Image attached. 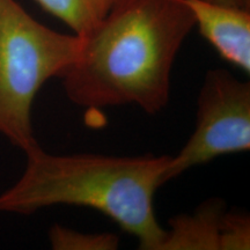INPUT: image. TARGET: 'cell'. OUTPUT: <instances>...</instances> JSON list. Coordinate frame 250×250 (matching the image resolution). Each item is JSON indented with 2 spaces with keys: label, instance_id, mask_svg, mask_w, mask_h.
Returning <instances> with one entry per match:
<instances>
[{
  "label": "cell",
  "instance_id": "obj_7",
  "mask_svg": "<svg viewBox=\"0 0 250 250\" xmlns=\"http://www.w3.org/2000/svg\"><path fill=\"white\" fill-rule=\"evenodd\" d=\"M41 7L62 21L79 37L101 22L116 0H35Z\"/></svg>",
  "mask_w": 250,
  "mask_h": 250
},
{
  "label": "cell",
  "instance_id": "obj_4",
  "mask_svg": "<svg viewBox=\"0 0 250 250\" xmlns=\"http://www.w3.org/2000/svg\"><path fill=\"white\" fill-rule=\"evenodd\" d=\"M250 149V83L225 68L206 72L197 99V121L192 136L175 155L166 180L218 156Z\"/></svg>",
  "mask_w": 250,
  "mask_h": 250
},
{
  "label": "cell",
  "instance_id": "obj_2",
  "mask_svg": "<svg viewBox=\"0 0 250 250\" xmlns=\"http://www.w3.org/2000/svg\"><path fill=\"white\" fill-rule=\"evenodd\" d=\"M26 155L21 179L0 195V213L31 214L55 205L93 208L136 236L140 249H160L166 229L154 197L167 182L170 155H56L41 146Z\"/></svg>",
  "mask_w": 250,
  "mask_h": 250
},
{
  "label": "cell",
  "instance_id": "obj_6",
  "mask_svg": "<svg viewBox=\"0 0 250 250\" xmlns=\"http://www.w3.org/2000/svg\"><path fill=\"white\" fill-rule=\"evenodd\" d=\"M225 212L221 199H208L192 214L170 219L159 250H220Z\"/></svg>",
  "mask_w": 250,
  "mask_h": 250
},
{
  "label": "cell",
  "instance_id": "obj_3",
  "mask_svg": "<svg viewBox=\"0 0 250 250\" xmlns=\"http://www.w3.org/2000/svg\"><path fill=\"white\" fill-rule=\"evenodd\" d=\"M81 37L40 23L15 0H0V133L28 153L39 147L31 109L39 90L79 55Z\"/></svg>",
  "mask_w": 250,
  "mask_h": 250
},
{
  "label": "cell",
  "instance_id": "obj_10",
  "mask_svg": "<svg viewBox=\"0 0 250 250\" xmlns=\"http://www.w3.org/2000/svg\"><path fill=\"white\" fill-rule=\"evenodd\" d=\"M206 1L219 5L236 6V7H249V0H206Z\"/></svg>",
  "mask_w": 250,
  "mask_h": 250
},
{
  "label": "cell",
  "instance_id": "obj_5",
  "mask_svg": "<svg viewBox=\"0 0 250 250\" xmlns=\"http://www.w3.org/2000/svg\"><path fill=\"white\" fill-rule=\"evenodd\" d=\"M195 26L225 61L250 72L249 7L213 4L206 0H186Z\"/></svg>",
  "mask_w": 250,
  "mask_h": 250
},
{
  "label": "cell",
  "instance_id": "obj_8",
  "mask_svg": "<svg viewBox=\"0 0 250 250\" xmlns=\"http://www.w3.org/2000/svg\"><path fill=\"white\" fill-rule=\"evenodd\" d=\"M49 240L55 250H115L120 246L114 233H83L59 225L50 228Z\"/></svg>",
  "mask_w": 250,
  "mask_h": 250
},
{
  "label": "cell",
  "instance_id": "obj_1",
  "mask_svg": "<svg viewBox=\"0 0 250 250\" xmlns=\"http://www.w3.org/2000/svg\"><path fill=\"white\" fill-rule=\"evenodd\" d=\"M195 18L186 0H116L81 37L61 77L68 100L87 110L136 104L148 115L169 101L173 65Z\"/></svg>",
  "mask_w": 250,
  "mask_h": 250
},
{
  "label": "cell",
  "instance_id": "obj_9",
  "mask_svg": "<svg viewBox=\"0 0 250 250\" xmlns=\"http://www.w3.org/2000/svg\"><path fill=\"white\" fill-rule=\"evenodd\" d=\"M250 248V219L245 213L225 212L220 234V250Z\"/></svg>",
  "mask_w": 250,
  "mask_h": 250
}]
</instances>
